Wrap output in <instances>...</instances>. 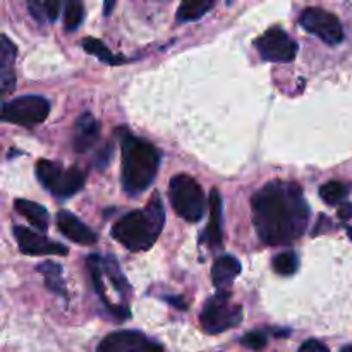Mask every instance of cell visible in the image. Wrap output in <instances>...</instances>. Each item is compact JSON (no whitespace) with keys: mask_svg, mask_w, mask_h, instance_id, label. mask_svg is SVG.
<instances>
[{"mask_svg":"<svg viewBox=\"0 0 352 352\" xmlns=\"http://www.w3.org/2000/svg\"><path fill=\"white\" fill-rule=\"evenodd\" d=\"M253 223L261 243L287 246L305 234L309 206L298 182L275 181L265 184L251 198Z\"/></svg>","mask_w":352,"mask_h":352,"instance_id":"obj_1","label":"cell"},{"mask_svg":"<svg viewBox=\"0 0 352 352\" xmlns=\"http://www.w3.org/2000/svg\"><path fill=\"white\" fill-rule=\"evenodd\" d=\"M117 134L122 146V188L129 196L141 195L157 177L162 155L153 144L133 136L126 127H120Z\"/></svg>","mask_w":352,"mask_h":352,"instance_id":"obj_2","label":"cell"},{"mask_svg":"<svg viewBox=\"0 0 352 352\" xmlns=\"http://www.w3.org/2000/svg\"><path fill=\"white\" fill-rule=\"evenodd\" d=\"M165 223V210L160 195L155 192L144 210L126 213L112 226V237L133 253L148 251L160 236Z\"/></svg>","mask_w":352,"mask_h":352,"instance_id":"obj_3","label":"cell"},{"mask_svg":"<svg viewBox=\"0 0 352 352\" xmlns=\"http://www.w3.org/2000/svg\"><path fill=\"white\" fill-rule=\"evenodd\" d=\"M168 199L181 219L196 223L205 217L206 198L201 186L188 174H177L168 182Z\"/></svg>","mask_w":352,"mask_h":352,"instance_id":"obj_4","label":"cell"},{"mask_svg":"<svg viewBox=\"0 0 352 352\" xmlns=\"http://www.w3.org/2000/svg\"><path fill=\"white\" fill-rule=\"evenodd\" d=\"M34 172L40 184L58 199L71 198L85 188L86 174L79 167L64 168L50 160H38Z\"/></svg>","mask_w":352,"mask_h":352,"instance_id":"obj_5","label":"cell"},{"mask_svg":"<svg viewBox=\"0 0 352 352\" xmlns=\"http://www.w3.org/2000/svg\"><path fill=\"white\" fill-rule=\"evenodd\" d=\"M243 322V308L230 302L229 291H219L205 302L199 315V325L206 333H222Z\"/></svg>","mask_w":352,"mask_h":352,"instance_id":"obj_6","label":"cell"},{"mask_svg":"<svg viewBox=\"0 0 352 352\" xmlns=\"http://www.w3.org/2000/svg\"><path fill=\"white\" fill-rule=\"evenodd\" d=\"M50 113V103L40 95H24L2 105L3 122L16 124L21 127H34L45 122Z\"/></svg>","mask_w":352,"mask_h":352,"instance_id":"obj_7","label":"cell"},{"mask_svg":"<svg viewBox=\"0 0 352 352\" xmlns=\"http://www.w3.org/2000/svg\"><path fill=\"white\" fill-rule=\"evenodd\" d=\"M299 24L327 45H339L344 40V28L339 17L322 7H308L302 10Z\"/></svg>","mask_w":352,"mask_h":352,"instance_id":"obj_8","label":"cell"},{"mask_svg":"<svg viewBox=\"0 0 352 352\" xmlns=\"http://www.w3.org/2000/svg\"><path fill=\"white\" fill-rule=\"evenodd\" d=\"M258 54L263 60L277 62V64H287L292 62L298 55V43L280 28L274 26L265 31L256 41H254Z\"/></svg>","mask_w":352,"mask_h":352,"instance_id":"obj_9","label":"cell"},{"mask_svg":"<svg viewBox=\"0 0 352 352\" xmlns=\"http://www.w3.org/2000/svg\"><path fill=\"white\" fill-rule=\"evenodd\" d=\"M96 352H164V347L150 342L138 330H120L107 336L96 347Z\"/></svg>","mask_w":352,"mask_h":352,"instance_id":"obj_10","label":"cell"},{"mask_svg":"<svg viewBox=\"0 0 352 352\" xmlns=\"http://www.w3.org/2000/svg\"><path fill=\"white\" fill-rule=\"evenodd\" d=\"M14 239L17 241L21 253L28 256H45V254H55V256H65L67 248L62 244L54 243L45 234L34 232L23 226H14Z\"/></svg>","mask_w":352,"mask_h":352,"instance_id":"obj_11","label":"cell"},{"mask_svg":"<svg viewBox=\"0 0 352 352\" xmlns=\"http://www.w3.org/2000/svg\"><path fill=\"white\" fill-rule=\"evenodd\" d=\"M100 124L95 117L89 112L81 113L74 124V131H72V150L76 153H86L91 150L100 140Z\"/></svg>","mask_w":352,"mask_h":352,"instance_id":"obj_12","label":"cell"},{"mask_svg":"<svg viewBox=\"0 0 352 352\" xmlns=\"http://www.w3.org/2000/svg\"><path fill=\"white\" fill-rule=\"evenodd\" d=\"M57 229L69 241H72L76 244H81V246H93L98 241L96 234L88 226H85L78 217L72 215L71 212H65V210L57 213Z\"/></svg>","mask_w":352,"mask_h":352,"instance_id":"obj_13","label":"cell"},{"mask_svg":"<svg viewBox=\"0 0 352 352\" xmlns=\"http://www.w3.org/2000/svg\"><path fill=\"white\" fill-rule=\"evenodd\" d=\"M210 223L205 229V241L212 250H219L223 244L222 232V196L219 189H212L210 192Z\"/></svg>","mask_w":352,"mask_h":352,"instance_id":"obj_14","label":"cell"},{"mask_svg":"<svg viewBox=\"0 0 352 352\" xmlns=\"http://www.w3.org/2000/svg\"><path fill=\"white\" fill-rule=\"evenodd\" d=\"M239 274H241L239 260L230 256V254H223V256L217 258L215 263H213L212 267L213 285H215L219 291H227Z\"/></svg>","mask_w":352,"mask_h":352,"instance_id":"obj_15","label":"cell"},{"mask_svg":"<svg viewBox=\"0 0 352 352\" xmlns=\"http://www.w3.org/2000/svg\"><path fill=\"white\" fill-rule=\"evenodd\" d=\"M14 210L41 232L48 229V212L45 210V206L30 201V199H16Z\"/></svg>","mask_w":352,"mask_h":352,"instance_id":"obj_16","label":"cell"},{"mask_svg":"<svg viewBox=\"0 0 352 352\" xmlns=\"http://www.w3.org/2000/svg\"><path fill=\"white\" fill-rule=\"evenodd\" d=\"M38 272L45 277V285L50 289L55 294L62 296V298H67V292H65V284L64 278H62V267L55 261H45L38 267Z\"/></svg>","mask_w":352,"mask_h":352,"instance_id":"obj_17","label":"cell"},{"mask_svg":"<svg viewBox=\"0 0 352 352\" xmlns=\"http://www.w3.org/2000/svg\"><path fill=\"white\" fill-rule=\"evenodd\" d=\"M215 7V2L208 0V2H199V0H186L179 6L177 9V19L184 21V23H191V21L199 19L205 16L208 10Z\"/></svg>","mask_w":352,"mask_h":352,"instance_id":"obj_18","label":"cell"},{"mask_svg":"<svg viewBox=\"0 0 352 352\" xmlns=\"http://www.w3.org/2000/svg\"><path fill=\"white\" fill-rule=\"evenodd\" d=\"M82 48H85L88 54L95 55L98 60H102L103 64H109V65H117V64H122L124 58L122 57H117L113 55L112 52L107 48V45L103 41L96 40V38H85L82 40Z\"/></svg>","mask_w":352,"mask_h":352,"instance_id":"obj_19","label":"cell"},{"mask_svg":"<svg viewBox=\"0 0 352 352\" xmlns=\"http://www.w3.org/2000/svg\"><path fill=\"white\" fill-rule=\"evenodd\" d=\"M349 195V186L344 184L342 181H330L320 188V198L327 205H339Z\"/></svg>","mask_w":352,"mask_h":352,"instance_id":"obj_20","label":"cell"},{"mask_svg":"<svg viewBox=\"0 0 352 352\" xmlns=\"http://www.w3.org/2000/svg\"><path fill=\"white\" fill-rule=\"evenodd\" d=\"M103 272L109 275L110 282H112V285L116 287V291L119 292V294H124V292L129 291V285H127L126 277H124V274L120 272L119 265H117V261H116V258H113V256H107L105 258V261H103Z\"/></svg>","mask_w":352,"mask_h":352,"instance_id":"obj_21","label":"cell"},{"mask_svg":"<svg viewBox=\"0 0 352 352\" xmlns=\"http://www.w3.org/2000/svg\"><path fill=\"white\" fill-rule=\"evenodd\" d=\"M299 268L298 254L292 251H284L274 258V270L278 275H294Z\"/></svg>","mask_w":352,"mask_h":352,"instance_id":"obj_22","label":"cell"},{"mask_svg":"<svg viewBox=\"0 0 352 352\" xmlns=\"http://www.w3.org/2000/svg\"><path fill=\"white\" fill-rule=\"evenodd\" d=\"M85 19V7L81 2H69L64 12V26L67 31H76Z\"/></svg>","mask_w":352,"mask_h":352,"instance_id":"obj_23","label":"cell"},{"mask_svg":"<svg viewBox=\"0 0 352 352\" xmlns=\"http://www.w3.org/2000/svg\"><path fill=\"white\" fill-rule=\"evenodd\" d=\"M17 48L9 38L3 34L2 45H0V71H12L14 60H16Z\"/></svg>","mask_w":352,"mask_h":352,"instance_id":"obj_24","label":"cell"},{"mask_svg":"<svg viewBox=\"0 0 352 352\" xmlns=\"http://www.w3.org/2000/svg\"><path fill=\"white\" fill-rule=\"evenodd\" d=\"M241 344H243L244 347H248V349L260 352L267 347V336H265V332H261V330H254V332L246 333V336L241 339Z\"/></svg>","mask_w":352,"mask_h":352,"instance_id":"obj_25","label":"cell"},{"mask_svg":"<svg viewBox=\"0 0 352 352\" xmlns=\"http://www.w3.org/2000/svg\"><path fill=\"white\" fill-rule=\"evenodd\" d=\"M112 155H113V146L110 143H107L105 146L102 148V151H98V157L95 158L96 165H98L100 168H105L107 165L110 164V160H112Z\"/></svg>","mask_w":352,"mask_h":352,"instance_id":"obj_26","label":"cell"},{"mask_svg":"<svg viewBox=\"0 0 352 352\" xmlns=\"http://www.w3.org/2000/svg\"><path fill=\"white\" fill-rule=\"evenodd\" d=\"M28 10H30V14L38 21V23H45V21H48L43 2H28Z\"/></svg>","mask_w":352,"mask_h":352,"instance_id":"obj_27","label":"cell"},{"mask_svg":"<svg viewBox=\"0 0 352 352\" xmlns=\"http://www.w3.org/2000/svg\"><path fill=\"white\" fill-rule=\"evenodd\" d=\"M43 7L45 12H47V19L50 21V23L57 21L58 14H60L62 3L57 2V0H47V2H43Z\"/></svg>","mask_w":352,"mask_h":352,"instance_id":"obj_28","label":"cell"},{"mask_svg":"<svg viewBox=\"0 0 352 352\" xmlns=\"http://www.w3.org/2000/svg\"><path fill=\"white\" fill-rule=\"evenodd\" d=\"M298 352H330L325 344L318 342V340H306Z\"/></svg>","mask_w":352,"mask_h":352,"instance_id":"obj_29","label":"cell"},{"mask_svg":"<svg viewBox=\"0 0 352 352\" xmlns=\"http://www.w3.org/2000/svg\"><path fill=\"white\" fill-rule=\"evenodd\" d=\"M339 219L340 220H349L352 217V205L351 203H342V205L339 206Z\"/></svg>","mask_w":352,"mask_h":352,"instance_id":"obj_30","label":"cell"},{"mask_svg":"<svg viewBox=\"0 0 352 352\" xmlns=\"http://www.w3.org/2000/svg\"><path fill=\"white\" fill-rule=\"evenodd\" d=\"M165 301H168L170 302L172 306H175V308H181V309H186V302H184V299L182 298H164Z\"/></svg>","mask_w":352,"mask_h":352,"instance_id":"obj_31","label":"cell"},{"mask_svg":"<svg viewBox=\"0 0 352 352\" xmlns=\"http://www.w3.org/2000/svg\"><path fill=\"white\" fill-rule=\"evenodd\" d=\"M113 6H116V3H113V2H107L105 3V16H110V12H112Z\"/></svg>","mask_w":352,"mask_h":352,"instance_id":"obj_32","label":"cell"},{"mask_svg":"<svg viewBox=\"0 0 352 352\" xmlns=\"http://www.w3.org/2000/svg\"><path fill=\"white\" fill-rule=\"evenodd\" d=\"M340 352H352V346H346Z\"/></svg>","mask_w":352,"mask_h":352,"instance_id":"obj_33","label":"cell"},{"mask_svg":"<svg viewBox=\"0 0 352 352\" xmlns=\"http://www.w3.org/2000/svg\"><path fill=\"white\" fill-rule=\"evenodd\" d=\"M349 237H351V241H352V227L349 229Z\"/></svg>","mask_w":352,"mask_h":352,"instance_id":"obj_34","label":"cell"}]
</instances>
